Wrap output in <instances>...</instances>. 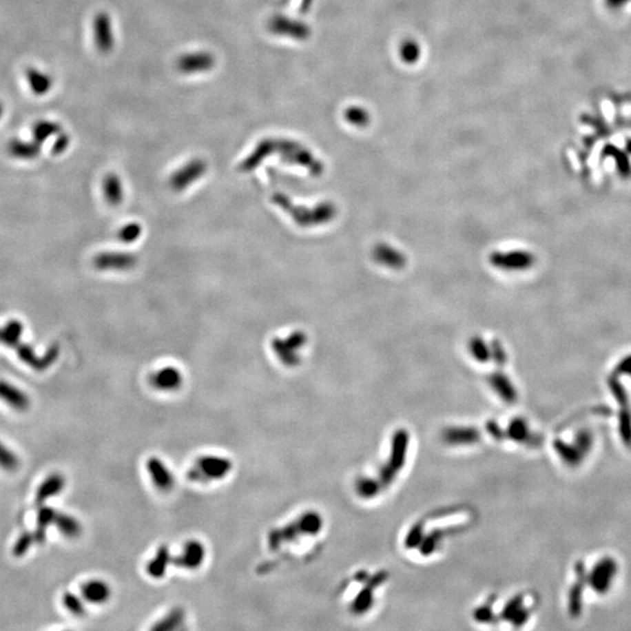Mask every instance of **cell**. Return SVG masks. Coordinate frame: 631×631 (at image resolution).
Masks as SVG:
<instances>
[{"instance_id":"9c48e42d","label":"cell","mask_w":631,"mask_h":631,"mask_svg":"<svg viewBox=\"0 0 631 631\" xmlns=\"http://www.w3.org/2000/svg\"><path fill=\"white\" fill-rule=\"evenodd\" d=\"M65 479L61 473H52L37 490L35 503L38 505H43L47 499L62 493V490L65 489Z\"/></svg>"},{"instance_id":"e0dca14e","label":"cell","mask_w":631,"mask_h":631,"mask_svg":"<svg viewBox=\"0 0 631 631\" xmlns=\"http://www.w3.org/2000/svg\"><path fill=\"white\" fill-rule=\"evenodd\" d=\"M61 131V125L56 122L47 120L39 121L33 125V137H34L35 142L40 144V143L46 142L47 139L52 136L58 135Z\"/></svg>"},{"instance_id":"44dd1931","label":"cell","mask_w":631,"mask_h":631,"mask_svg":"<svg viewBox=\"0 0 631 631\" xmlns=\"http://www.w3.org/2000/svg\"><path fill=\"white\" fill-rule=\"evenodd\" d=\"M19 464V457L17 456L16 453L5 446L4 443L0 442V468L8 471H13Z\"/></svg>"},{"instance_id":"d6986e66","label":"cell","mask_w":631,"mask_h":631,"mask_svg":"<svg viewBox=\"0 0 631 631\" xmlns=\"http://www.w3.org/2000/svg\"><path fill=\"white\" fill-rule=\"evenodd\" d=\"M205 169H206V164H205L203 161H199V159H196V161H192L189 162L185 167L183 169L176 174V181H178V184L183 185L184 181L191 180V179H196V178L199 177L200 174H204Z\"/></svg>"},{"instance_id":"4fadbf2b","label":"cell","mask_w":631,"mask_h":631,"mask_svg":"<svg viewBox=\"0 0 631 631\" xmlns=\"http://www.w3.org/2000/svg\"><path fill=\"white\" fill-rule=\"evenodd\" d=\"M56 515L58 512L50 506H43L39 510L38 517H37L38 528L34 532L35 543L43 544L46 541L47 528L52 524H54Z\"/></svg>"},{"instance_id":"4316f807","label":"cell","mask_w":631,"mask_h":631,"mask_svg":"<svg viewBox=\"0 0 631 631\" xmlns=\"http://www.w3.org/2000/svg\"><path fill=\"white\" fill-rule=\"evenodd\" d=\"M631 0H604V4L612 11H617L621 8H625L628 4H630Z\"/></svg>"},{"instance_id":"7c38bea8","label":"cell","mask_w":631,"mask_h":631,"mask_svg":"<svg viewBox=\"0 0 631 631\" xmlns=\"http://www.w3.org/2000/svg\"><path fill=\"white\" fill-rule=\"evenodd\" d=\"M152 382L156 389L164 391V392H171L180 387L183 379H181L180 372L177 369L166 367L154 374L152 377Z\"/></svg>"},{"instance_id":"8992f818","label":"cell","mask_w":631,"mask_h":631,"mask_svg":"<svg viewBox=\"0 0 631 631\" xmlns=\"http://www.w3.org/2000/svg\"><path fill=\"white\" fill-rule=\"evenodd\" d=\"M147 470L152 484L158 490L171 491L174 489V483H176L174 475L163 459L157 456L149 458L147 461Z\"/></svg>"},{"instance_id":"5bb4252c","label":"cell","mask_w":631,"mask_h":631,"mask_svg":"<svg viewBox=\"0 0 631 631\" xmlns=\"http://www.w3.org/2000/svg\"><path fill=\"white\" fill-rule=\"evenodd\" d=\"M268 28L273 34L290 35V37H303V28L298 23H293L282 17H273L268 23Z\"/></svg>"},{"instance_id":"2e32d148","label":"cell","mask_w":631,"mask_h":631,"mask_svg":"<svg viewBox=\"0 0 631 631\" xmlns=\"http://www.w3.org/2000/svg\"><path fill=\"white\" fill-rule=\"evenodd\" d=\"M604 157H610L615 161L616 169L622 177H630L631 165L629 157L627 154L621 150L620 147H616L614 144H608L602 151Z\"/></svg>"},{"instance_id":"7a4b0ae2","label":"cell","mask_w":631,"mask_h":631,"mask_svg":"<svg viewBox=\"0 0 631 631\" xmlns=\"http://www.w3.org/2000/svg\"><path fill=\"white\" fill-rule=\"evenodd\" d=\"M320 520L311 513L296 520L295 523L289 524L285 528H278L270 532L268 544L271 550H278L285 544L291 543L298 539L300 535H313L318 531Z\"/></svg>"},{"instance_id":"ffe728a7","label":"cell","mask_w":631,"mask_h":631,"mask_svg":"<svg viewBox=\"0 0 631 631\" xmlns=\"http://www.w3.org/2000/svg\"><path fill=\"white\" fill-rule=\"evenodd\" d=\"M62 603L65 606L67 610L73 614L75 616H85V612H87V609H85V602H83V597H80L76 594L72 593V592H67L62 597Z\"/></svg>"},{"instance_id":"52a82bcc","label":"cell","mask_w":631,"mask_h":631,"mask_svg":"<svg viewBox=\"0 0 631 631\" xmlns=\"http://www.w3.org/2000/svg\"><path fill=\"white\" fill-rule=\"evenodd\" d=\"M112 588L107 582L101 579H93L82 586L81 595L83 600L92 604H103L112 597Z\"/></svg>"},{"instance_id":"ba28073f","label":"cell","mask_w":631,"mask_h":631,"mask_svg":"<svg viewBox=\"0 0 631 631\" xmlns=\"http://www.w3.org/2000/svg\"><path fill=\"white\" fill-rule=\"evenodd\" d=\"M174 563V557L171 555L169 546L162 545L158 548L154 558L151 559L147 566V572L152 579L159 580L165 577L169 565Z\"/></svg>"},{"instance_id":"484cf974","label":"cell","mask_w":631,"mask_h":631,"mask_svg":"<svg viewBox=\"0 0 631 631\" xmlns=\"http://www.w3.org/2000/svg\"><path fill=\"white\" fill-rule=\"evenodd\" d=\"M616 372L631 377V354H628L623 359H621L620 362L616 366Z\"/></svg>"},{"instance_id":"603a6c76","label":"cell","mask_w":631,"mask_h":631,"mask_svg":"<svg viewBox=\"0 0 631 631\" xmlns=\"http://www.w3.org/2000/svg\"><path fill=\"white\" fill-rule=\"evenodd\" d=\"M34 543V533L25 532V533L20 535L18 540H17L14 546H13V550H12V553H13V555L17 557V558H21L23 555L28 553V550L31 548L32 545Z\"/></svg>"},{"instance_id":"f1b7e54d","label":"cell","mask_w":631,"mask_h":631,"mask_svg":"<svg viewBox=\"0 0 631 631\" xmlns=\"http://www.w3.org/2000/svg\"><path fill=\"white\" fill-rule=\"evenodd\" d=\"M3 112H4V108H3V104L0 103V118L3 116Z\"/></svg>"},{"instance_id":"30bf717a","label":"cell","mask_w":631,"mask_h":631,"mask_svg":"<svg viewBox=\"0 0 631 631\" xmlns=\"http://www.w3.org/2000/svg\"><path fill=\"white\" fill-rule=\"evenodd\" d=\"M0 399L10 404L12 408L20 412L26 411L30 407L28 394L5 381H0Z\"/></svg>"},{"instance_id":"cb8c5ba5","label":"cell","mask_w":631,"mask_h":631,"mask_svg":"<svg viewBox=\"0 0 631 631\" xmlns=\"http://www.w3.org/2000/svg\"><path fill=\"white\" fill-rule=\"evenodd\" d=\"M184 621V612L174 609L169 612V615L165 616L159 623L154 627L157 630H169V629H176L178 625H180Z\"/></svg>"},{"instance_id":"6da1fadb","label":"cell","mask_w":631,"mask_h":631,"mask_svg":"<svg viewBox=\"0 0 631 631\" xmlns=\"http://www.w3.org/2000/svg\"><path fill=\"white\" fill-rule=\"evenodd\" d=\"M233 470L231 459L218 455H205L196 459L187 476L194 483L220 481L227 477Z\"/></svg>"},{"instance_id":"9a60e30c","label":"cell","mask_w":631,"mask_h":631,"mask_svg":"<svg viewBox=\"0 0 631 631\" xmlns=\"http://www.w3.org/2000/svg\"><path fill=\"white\" fill-rule=\"evenodd\" d=\"M54 524L55 526L58 528L59 532L67 537V538H76V537L81 535V524L75 517L70 516V515L58 512Z\"/></svg>"},{"instance_id":"8fae6325","label":"cell","mask_w":631,"mask_h":631,"mask_svg":"<svg viewBox=\"0 0 631 631\" xmlns=\"http://www.w3.org/2000/svg\"><path fill=\"white\" fill-rule=\"evenodd\" d=\"M26 79L32 93L37 96H43L50 93L53 88V79L48 74L34 67H30L26 70Z\"/></svg>"},{"instance_id":"83f0119b","label":"cell","mask_w":631,"mask_h":631,"mask_svg":"<svg viewBox=\"0 0 631 631\" xmlns=\"http://www.w3.org/2000/svg\"><path fill=\"white\" fill-rule=\"evenodd\" d=\"M627 149H628V152H629V154H631V139H629V141H628L627 142Z\"/></svg>"},{"instance_id":"3957f363","label":"cell","mask_w":631,"mask_h":631,"mask_svg":"<svg viewBox=\"0 0 631 631\" xmlns=\"http://www.w3.org/2000/svg\"><path fill=\"white\" fill-rule=\"evenodd\" d=\"M216 56L209 52H194L181 55L177 60V70L186 75L206 73L214 68Z\"/></svg>"},{"instance_id":"5b68a950","label":"cell","mask_w":631,"mask_h":631,"mask_svg":"<svg viewBox=\"0 0 631 631\" xmlns=\"http://www.w3.org/2000/svg\"><path fill=\"white\" fill-rule=\"evenodd\" d=\"M206 559V547L199 540H189L180 553L174 557V566L183 570H196L203 566Z\"/></svg>"},{"instance_id":"277c9868","label":"cell","mask_w":631,"mask_h":631,"mask_svg":"<svg viewBox=\"0 0 631 631\" xmlns=\"http://www.w3.org/2000/svg\"><path fill=\"white\" fill-rule=\"evenodd\" d=\"M94 40L95 46L102 54H109L114 50L115 39L112 32V18L107 12H100L94 18Z\"/></svg>"},{"instance_id":"d4e9b609","label":"cell","mask_w":631,"mask_h":631,"mask_svg":"<svg viewBox=\"0 0 631 631\" xmlns=\"http://www.w3.org/2000/svg\"><path fill=\"white\" fill-rule=\"evenodd\" d=\"M70 137L67 135V134H63L61 132L60 136H59L58 139L55 141L54 147H53V152L54 154H61L63 151L68 147L70 145Z\"/></svg>"},{"instance_id":"7402d4cb","label":"cell","mask_w":631,"mask_h":631,"mask_svg":"<svg viewBox=\"0 0 631 631\" xmlns=\"http://www.w3.org/2000/svg\"><path fill=\"white\" fill-rule=\"evenodd\" d=\"M612 574H614V565H599L597 570V575L594 579L593 586L597 590H606L609 587V581L612 579Z\"/></svg>"},{"instance_id":"ac0fdd59","label":"cell","mask_w":631,"mask_h":631,"mask_svg":"<svg viewBox=\"0 0 631 631\" xmlns=\"http://www.w3.org/2000/svg\"><path fill=\"white\" fill-rule=\"evenodd\" d=\"M8 150L11 152L12 156L23 159H30V158L37 157L40 151L38 143L23 142V141H12L8 145Z\"/></svg>"}]
</instances>
